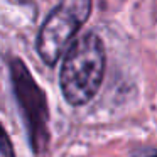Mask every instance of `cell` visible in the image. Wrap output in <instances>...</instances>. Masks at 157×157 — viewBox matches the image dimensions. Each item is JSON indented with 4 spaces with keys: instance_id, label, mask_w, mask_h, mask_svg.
<instances>
[{
    "instance_id": "1",
    "label": "cell",
    "mask_w": 157,
    "mask_h": 157,
    "mask_svg": "<svg viewBox=\"0 0 157 157\" xmlns=\"http://www.w3.org/2000/svg\"><path fill=\"white\" fill-rule=\"evenodd\" d=\"M105 75V49L93 32L78 37L66 51L61 69V88L69 105H85L100 90Z\"/></svg>"
},
{
    "instance_id": "2",
    "label": "cell",
    "mask_w": 157,
    "mask_h": 157,
    "mask_svg": "<svg viewBox=\"0 0 157 157\" xmlns=\"http://www.w3.org/2000/svg\"><path fill=\"white\" fill-rule=\"evenodd\" d=\"M90 12V0H68L49 14L39 32L37 51L46 64H54L68 51Z\"/></svg>"
},
{
    "instance_id": "3",
    "label": "cell",
    "mask_w": 157,
    "mask_h": 157,
    "mask_svg": "<svg viewBox=\"0 0 157 157\" xmlns=\"http://www.w3.org/2000/svg\"><path fill=\"white\" fill-rule=\"evenodd\" d=\"M0 157H14V150L2 125H0Z\"/></svg>"
},
{
    "instance_id": "4",
    "label": "cell",
    "mask_w": 157,
    "mask_h": 157,
    "mask_svg": "<svg viewBox=\"0 0 157 157\" xmlns=\"http://www.w3.org/2000/svg\"><path fill=\"white\" fill-rule=\"evenodd\" d=\"M152 157H157V154H155V155H152Z\"/></svg>"
}]
</instances>
